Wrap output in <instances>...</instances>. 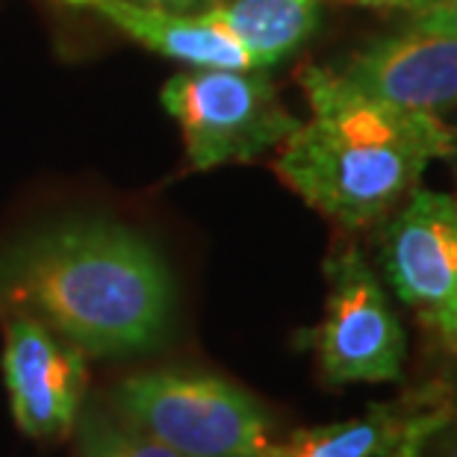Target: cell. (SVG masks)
Returning <instances> with one entry per match:
<instances>
[{
	"label": "cell",
	"mask_w": 457,
	"mask_h": 457,
	"mask_svg": "<svg viewBox=\"0 0 457 457\" xmlns=\"http://www.w3.org/2000/svg\"><path fill=\"white\" fill-rule=\"evenodd\" d=\"M178 287L160 248L112 219H60L0 245V319L30 316L86 357L169 343Z\"/></svg>",
	"instance_id": "obj_1"
},
{
	"label": "cell",
	"mask_w": 457,
	"mask_h": 457,
	"mask_svg": "<svg viewBox=\"0 0 457 457\" xmlns=\"http://www.w3.org/2000/svg\"><path fill=\"white\" fill-rule=\"evenodd\" d=\"M301 89L313 119L284 142L275 171L348 230L386 219L428 165L452 157L454 128L436 112L375 98L325 65H307Z\"/></svg>",
	"instance_id": "obj_2"
},
{
	"label": "cell",
	"mask_w": 457,
	"mask_h": 457,
	"mask_svg": "<svg viewBox=\"0 0 457 457\" xmlns=\"http://www.w3.org/2000/svg\"><path fill=\"white\" fill-rule=\"evenodd\" d=\"M104 404L187 457H260L271 443L266 407L239 384L201 369L136 372L115 384Z\"/></svg>",
	"instance_id": "obj_3"
},
{
	"label": "cell",
	"mask_w": 457,
	"mask_h": 457,
	"mask_svg": "<svg viewBox=\"0 0 457 457\" xmlns=\"http://www.w3.org/2000/svg\"><path fill=\"white\" fill-rule=\"evenodd\" d=\"M160 101L178 121L195 171L257 160L301 124L262 68H189L162 86Z\"/></svg>",
	"instance_id": "obj_4"
},
{
	"label": "cell",
	"mask_w": 457,
	"mask_h": 457,
	"mask_svg": "<svg viewBox=\"0 0 457 457\" xmlns=\"http://www.w3.org/2000/svg\"><path fill=\"white\" fill-rule=\"evenodd\" d=\"M325 316L304 334L328 386L395 384L404 375L407 337L363 251L345 245L325 262Z\"/></svg>",
	"instance_id": "obj_5"
},
{
	"label": "cell",
	"mask_w": 457,
	"mask_h": 457,
	"mask_svg": "<svg viewBox=\"0 0 457 457\" xmlns=\"http://www.w3.org/2000/svg\"><path fill=\"white\" fill-rule=\"evenodd\" d=\"M393 293L457 354V195L413 187L381 233Z\"/></svg>",
	"instance_id": "obj_6"
},
{
	"label": "cell",
	"mask_w": 457,
	"mask_h": 457,
	"mask_svg": "<svg viewBox=\"0 0 457 457\" xmlns=\"http://www.w3.org/2000/svg\"><path fill=\"white\" fill-rule=\"evenodd\" d=\"M4 322V381L18 431L30 440H62L86 404V354L30 316Z\"/></svg>",
	"instance_id": "obj_7"
},
{
	"label": "cell",
	"mask_w": 457,
	"mask_h": 457,
	"mask_svg": "<svg viewBox=\"0 0 457 457\" xmlns=\"http://www.w3.org/2000/svg\"><path fill=\"white\" fill-rule=\"evenodd\" d=\"M454 407V384L431 381L345 422L301 428L260 457H420Z\"/></svg>",
	"instance_id": "obj_8"
},
{
	"label": "cell",
	"mask_w": 457,
	"mask_h": 457,
	"mask_svg": "<svg viewBox=\"0 0 457 457\" xmlns=\"http://www.w3.org/2000/svg\"><path fill=\"white\" fill-rule=\"evenodd\" d=\"M337 71L375 98L440 115L457 106V36L411 24L354 51Z\"/></svg>",
	"instance_id": "obj_9"
},
{
	"label": "cell",
	"mask_w": 457,
	"mask_h": 457,
	"mask_svg": "<svg viewBox=\"0 0 457 457\" xmlns=\"http://www.w3.org/2000/svg\"><path fill=\"white\" fill-rule=\"evenodd\" d=\"M83 12L101 15L115 30L133 42L151 47L154 54L192 68H254L237 38L210 18L207 9L192 15L169 12V9L133 4V0H54Z\"/></svg>",
	"instance_id": "obj_10"
},
{
	"label": "cell",
	"mask_w": 457,
	"mask_h": 457,
	"mask_svg": "<svg viewBox=\"0 0 457 457\" xmlns=\"http://www.w3.org/2000/svg\"><path fill=\"white\" fill-rule=\"evenodd\" d=\"M325 0H216L210 18L245 47L254 68L293 56L322 24Z\"/></svg>",
	"instance_id": "obj_11"
},
{
	"label": "cell",
	"mask_w": 457,
	"mask_h": 457,
	"mask_svg": "<svg viewBox=\"0 0 457 457\" xmlns=\"http://www.w3.org/2000/svg\"><path fill=\"white\" fill-rule=\"evenodd\" d=\"M71 434L77 457H187L124 422L104 402H86Z\"/></svg>",
	"instance_id": "obj_12"
},
{
	"label": "cell",
	"mask_w": 457,
	"mask_h": 457,
	"mask_svg": "<svg viewBox=\"0 0 457 457\" xmlns=\"http://www.w3.org/2000/svg\"><path fill=\"white\" fill-rule=\"evenodd\" d=\"M420 457H457V386H454V407L445 416V422L428 436Z\"/></svg>",
	"instance_id": "obj_13"
},
{
	"label": "cell",
	"mask_w": 457,
	"mask_h": 457,
	"mask_svg": "<svg viewBox=\"0 0 457 457\" xmlns=\"http://www.w3.org/2000/svg\"><path fill=\"white\" fill-rule=\"evenodd\" d=\"M411 24L425 27V30H434V33L457 36V0H443V4L425 9V12L413 15Z\"/></svg>",
	"instance_id": "obj_14"
},
{
	"label": "cell",
	"mask_w": 457,
	"mask_h": 457,
	"mask_svg": "<svg viewBox=\"0 0 457 457\" xmlns=\"http://www.w3.org/2000/svg\"><path fill=\"white\" fill-rule=\"evenodd\" d=\"M339 6H360V9H378V12H407V15H420L425 9H431L443 0H330Z\"/></svg>",
	"instance_id": "obj_15"
},
{
	"label": "cell",
	"mask_w": 457,
	"mask_h": 457,
	"mask_svg": "<svg viewBox=\"0 0 457 457\" xmlns=\"http://www.w3.org/2000/svg\"><path fill=\"white\" fill-rule=\"evenodd\" d=\"M133 4H145V6H157V9H169V12H201V9L212 6L216 0H133Z\"/></svg>",
	"instance_id": "obj_16"
},
{
	"label": "cell",
	"mask_w": 457,
	"mask_h": 457,
	"mask_svg": "<svg viewBox=\"0 0 457 457\" xmlns=\"http://www.w3.org/2000/svg\"><path fill=\"white\" fill-rule=\"evenodd\" d=\"M452 157H454V165H457V128H454V148H452Z\"/></svg>",
	"instance_id": "obj_17"
}]
</instances>
